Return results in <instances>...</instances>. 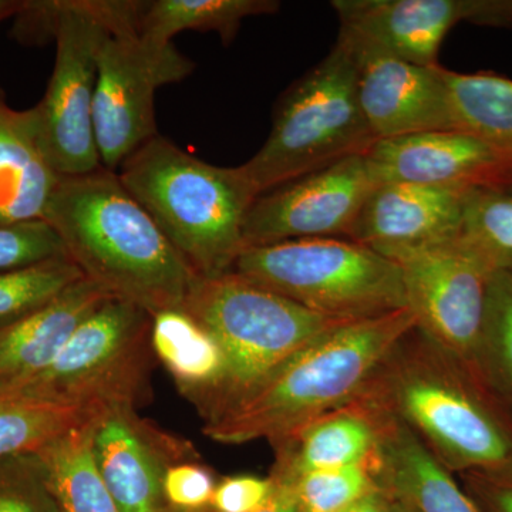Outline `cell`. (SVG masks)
Masks as SVG:
<instances>
[{"label":"cell","mask_w":512,"mask_h":512,"mask_svg":"<svg viewBox=\"0 0 512 512\" xmlns=\"http://www.w3.org/2000/svg\"><path fill=\"white\" fill-rule=\"evenodd\" d=\"M42 220L55 229L84 278L111 298L151 316L183 309L197 275L117 173L100 167L60 177Z\"/></svg>","instance_id":"cell-1"},{"label":"cell","mask_w":512,"mask_h":512,"mask_svg":"<svg viewBox=\"0 0 512 512\" xmlns=\"http://www.w3.org/2000/svg\"><path fill=\"white\" fill-rule=\"evenodd\" d=\"M456 474L512 483V417L477 377L414 326L362 392Z\"/></svg>","instance_id":"cell-2"},{"label":"cell","mask_w":512,"mask_h":512,"mask_svg":"<svg viewBox=\"0 0 512 512\" xmlns=\"http://www.w3.org/2000/svg\"><path fill=\"white\" fill-rule=\"evenodd\" d=\"M417 325L410 308L349 320L323 333L249 390L204 433L222 444L276 441L356 399Z\"/></svg>","instance_id":"cell-3"},{"label":"cell","mask_w":512,"mask_h":512,"mask_svg":"<svg viewBox=\"0 0 512 512\" xmlns=\"http://www.w3.org/2000/svg\"><path fill=\"white\" fill-rule=\"evenodd\" d=\"M117 175L195 275L232 271L258 197L242 165L207 163L158 134L128 156Z\"/></svg>","instance_id":"cell-4"},{"label":"cell","mask_w":512,"mask_h":512,"mask_svg":"<svg viewBox=\"0 0 512 512\" xmlns=\"http://www.w3.org/2000/svg\"><path fill=\"white\" fill-rule=\"evenodd\" d=\"M183 311L217 340L225 356L224 379L201 416L204 424L217 420L313 340L349 322L303 308L234 272L197 276Z\"/></svg>","instance_id":"cell-5"},{"label":"cell","mask_w":512,"mask_h":512,"mask_svg":"<svg viewBox=\"0 0 512 512\" xmlns=\"http://www.w3.org/2000/svg\"><path fill=\"white\" fill-rule=\"evenodd\" d=\"M375 141L357 96L355 53L338 36L328 56L282 94L264 146L242 168L261 195L365 154Z\"/></svg>","instance_id":"cell-6"},{"label":"cell","mask_w":512,"mask_h":512,"mask_svg":"<svg viewBox=\"0 0 512 512\" xmlns=\"http://www.w3.org/2000/svg\"><path fill=\"white\" fill-rule=\"evenodd\" d=\"M231 272L330 318H372L409 308L399 265L346 238L248 247Z\"/></svg>","instance_id":"cell-7"},{"label":"cell","mask_w":512,"mask_h":512,"mask_svg":"<svg viewBox=\"0 0 512 512\" xmlns=\"http://www.w3.org/2000/svg\"><path fill=\"white\" fill-rule=\"evenodd\" d=\"M151 323L144 309L111 298L77 326L43 372L0 394L76 409H137L151 394Z\"/></svg>","instance_id":"cell-8"},{"label":"cell","mask_w":512,"mask_h":512,"mask_svg":"<svg viewBox=\"0 0 512 512\" xmlns=\"http://www.w3.org/2000/svg\"><path fill=\"white\" fill-rule=\"evenodd\" d=\"M20 22L39 25L56 40L47 90L32 107L37 134L50 164L62 177L103 167L93 127L97 56L110 30L99 0L26 2Z\"/></svg>","instance_id":"cell-9"},{"label":"cell","mask_w":512,"mask_h":512,"mask_svg":"<svg viewBox=\"0 0 512 512\" xmlns=\"http://www.w3.org/2000/svg\"><path fill=\"white\" fill-rule=\"evenodd\" d=\"M380 254L399 265L417 328L483 383L480 353L494 272L460 237Z\"/></svg>","instance_id":"cell-10"},{"label":"cell","mask_w":512,"mask_h":512,"mask_svg":"<svg viewBox=\"0 0 512 512\" xmlns=\"http://www.w3.org/2000/svg\"><path fill=\"white\" fill-rule=\"evenodd\" d=\"M194 63L174 45H148L137 30L109 33L97 56L93 127L100 163L117 173L137 148L158 136L154 96L190 76Z\"/></svg>","instance_id":"cell-11"},{"label":"cell","mask_w":512,"mask_h":512,"mask_svg":"<svg viewBox=\"0 0 512 512\" xmlns=\"http://www.w3.org/2000/svg\"><path fill=\"white\" fill-rule=\"evenodd\" d=\"M373 187L365 154L278 185L252 202L244 224L245 248L293 239H348Z\"/></svg>","instance_id":"cell-12"},{"label":"cell","mask_w":512,"mask_h":512,"mask_svg":"<svg viewBox=\"0 0 512 512\" xmlns=\"http://www.w3.org/2000/svg\"><path fill=\"white\" fill-rule=\"evenodd\" d=\"M93 454L120 512H173L164 495L168 467L195 460L194 447L140 419L137 409L110 406L93 423Z\"/></svg>","instance_id":"cell-13"},{"label":"cell","mask_w":512,"mask_h":512,"mask_svg":"<svg viewBox=\"0 0 512 512\" xmlns=\"http://www.w3.org/2000/svg\"><path fill=\"white\" fill-rule=\"evenodd\" d=\"M348 43L356 57L360 107L376 141L454 130L444 67L419 66Z\"/></svg>","instance_id":"cell-14"},{"label":"cell","mask_w":512,"mask_h":512,"mask_svg":"<svg viewBox=\"0 0 512 512\" xmlns=\"http://www.w3.org/2000/svg\"><path fill=\"white\" fill-rule=\"evenodd\" d=\"M375 185L413 183L512 191V167L480 138L458 130L377 140L365 153Z\"/></svg>","instance_id":"cell-15"},{"label":"cell","mask_w":512,"mask_h":512,"mask_svg":"<svg viewBox=\"0 0 512 512\" xmlns=\"http://www.w3.org/2000/svg\"><path fill=\"white\" fill-rule=\"evenodd\" d=\"M477 0H333L339 36L419 66L437 67L440 47L460 22H473Z\"/></svg>","instance_id":"cell-16"},{"label":"cell","mask_w":512,"mask_h":512,"mask_svg":"<svg viewBox=\"0 0 512 512\" xmlns=\"http://www.w3.org/2000/svg\"><path fill=\"white\" fill-rule=\"evenodd\" d=\"M471 190L454 185H375L348 239L382 252L456 238Z\"/></svg>","instance_id":"cell-17"},{"label":"cell","mask_w":512,"mask_h":512,"mask_svg":"<svg viewBox=\"0 0 512 512\" xmlns=\"http://www.w3.org/2000/svg\"><path fill=\"white\" fill-rule=\"evenodd\" d=\"M382 429V410L359 394L345 406L271 444L275 450L271 476L293 481L313 471L365 461L380 450Z\"/></svg>","instance_id":"cell-18"},{"label":"cell","mask_w":512,"mask_h":512,"mask_svg":"<svg viewBox=\"0 0 512 512\" xmlns=\"http://www.w3.org/2000/svg\"><path fill=\"white\" fill-rule=\"evenodd\" d=\"M109 299V293L82 278L42 308L0 330V392L43 372L77 326Z\"/></svg>","instance_id":"cell-19"},{"label":"cell","mask_w":512,"mask_h":512,"mask_svg":"<svg viewBox=\"0 0 512 512\" xmlns=\"http://www.w3.org/2000/svg\"><path fill=\"white\" fill-rule=\"evenodd\" d=\"M60 177L40 144L33 110L12 109L0 87V224L42 220Z\"/></svg>","instance_id":"cell-20"},{"label":"cell","mask_w":512,"mask_h":512,"mask_svg":"<svg viewBox=\"0 0 512 512\" xmlns=\"http://www.w3.org/2000/svg\"><path fill=\"white\" fill-rule=\"evenodd\" d=\"M382 412L384 487L419 512H484L410 427Z\"/></svg>","instance_id":"cell-21"},{"label":"cell","mask_w":512,"mask_h":512,"mask_svg":"<svg viewBox=\"0 0 512 512\" xmlns=\"http://www.w3.org/2000/svg\"><path fill=\"white\" fill-rule=\"evenodd\" d=\"M151 348L202 416L225 375V356L217 340L183 309H170L153 316Z\"/></svg>","instance_id":"cell-22"},{"label":"cell","mask_w":512,"mask_h":512,"mask_svg":"<svg viewBox=\"0 0 512 512\" xmlns=\"http://www.w3.org/2000/svg\"><path fill=\"white\" fill-rule=\"evenodd\" d=\"M97 414L36 453L60 512H120L93 454V423Z\"/></svg>","instance_id":"cell-23"},{"label":"cell","mask_w":512,"mask_h":512,"mask_svg":"<svg viewBox=\"0 0 512 512\" xmlns=\"http://www.w3.org/2000/svg\"><path fill=\"white\" fill-rule=\"evenodd\" d=\"M276 0H153L147 2L138 25V37L148 45H173L181 32L217 33L228 46L234 42L242 22L252 16L272 15Z\"/></svg>","instance_id":"cell-24"},{"label":"cell","mask_w":512,"mask_h":512,"mask_svg":"<svg viewBox=\"0 0 512 512\" xmlns=\"http://www.w3.org/2000/svg\"><path fill=\"white\" fill-rule=\"evenodd\" d=\"M454 130L480 138L512 167V80L446 70Z\"/></svg>","instance_id":"cell-25"},{"label":"cell","mask_w":512,"mask_h":512,"mask_svg":"<svg viewBox=\"0 0 512 512\" xmlns=\"http://www.w3.org/2000/svg\"><path fill=\"white\" fill-rule=\"evenodd\" d=\"M100 410L0 394V458L37 453Z\"/></svg>","instance_id":"cell-26"},{"label":"cell","mask_w":512,"mask_h":512,"mask_svg":"<svg viewBox=\"0 0 512 512\" xmlns=\"http://www.w3.org/2000/svg\"><path fill=\"white\" fill-rule=\"evenodd\" d=\"M458 237L491 271L512 275V191L473 188Z\"/></svg>","instance_id":"cell-27"},{"label":"cell","mask_w":512,"mask_h":512,"mask_svg":"<svg viewBox=\"0 0 512 512\" xmlns=\"http://www.w3.org/2000/svg\"><path fill=\"white\" fill-rule=\"evenodd\" d=\"M481 379L512 412V275L494 272L488 289L480 353Z\"/></svg>","instance_id":"cell-28"},{"label":"cell","mask_w":512,"mask_h":512,"mask_svg":"<svg viewBox=\"0 0 512 512\" xmlns=\"http://www.w3.org/2000/svg\"><path fill=\"white\" fill-rule=\"evenodd\" d=\"M84 278L69 258L49 259L0 274V330L45 306L64 289Z\"/></svg>","instance_id":"cell-29"},{"label":"cell","mask_w":512,"mask_h":512,"mask_svg":"<svg viewBox=\"0 0 512 512\" xmlns=\"http://www.w3.org/2000/svg\"><path fill=\"white\" fill-rule=\"evenodd\" d=\"M382 448L365 461L333 470L313 471L292 483L302 512H343L382 484Z\"/></svg>","instance_id":"cell-30"},{"label":"cell","mask_w":512,"mask_h":512,"mask_svg":"<svg viewBox=\"0 0 512 512\" xmlns=\"http://www.w3.org/2000/svg\"><path fill=\"white\" fill-rule=\"evenodd\" d=\"M0 512H60L36 453L0 458Z\"/></svg>","instance_id":"cell-31"},{"label":"cell","mask_w":512,"mask_h":512,"mask_svg":"<svg viewBox=\"0 0 512 512\" xmlns=\"http://www.w3.org/2000/svg\"><path fill=\"white\" fill-rule=\"evenodd\" d=\"M67 256L62 239L46 221L0 224V274Z\"/></svg>","instance_id":"cell-32"},{"label":"cell","mask_w":512,"mask_h":512,"mask_svg":"<svg viewBox=\"0 0 512 512\" xmlns=\"http://www.w3.org/2000/svg\"><path fill=\"white\" fill-rule=\"evenodd\" d=\"M214 473L195 460L168 467L164 477V495L173 510L200 511L210 508L217 487Z\"/></svg>","instance_id":"cell-33"},{"label":"cell","mask_w":512,"mask_h":512,"mask_svg":"<svg viewBox=\"0 0 512 512\" xmlns=\"http://www.w3.org/2000/svg\"><path fill=\"white\" fill-rule=\"evenodd\" d=\"M274 477L232 476L224 478L215 487L210 510L212 512H254L274 493Z\"/></svg>","instance_id":"cell-34"},{"label":"cell","mask_w":512,"mask_h":512,"mask_svg":"<svg viewBox=\"0 0 512 512\" xmlns=\"http://www.w3.org/2000/svg\"><path fill=\"white\" fill-rule=\"evenodd\" d=\"M466 490L484 512H512V483L480 474H463Z\"/></svg>","instance_id":"cell-35"},{"label":"cell","mask_w":512,"mask_h":512,"mask_svg":"<svg viewBox=\"0 0 512 512\" xmlns=\"http://www.w3.org/2000/svg\"><path fill=\"white\" fill-rule=\"evenodd\" d=\"M274 480L276 483L274 493L262 507L254 512H302L292 483L278 477H274Z\"/></svg>","instance_id":"cell-36"},{"label":"cell","mask_w":512,"mask_h":512,"mask_svg":"<svg viewBox=\"0 0 512 512\" xmlns=\"http://www.w3.org/2000/svg\"><path fill=\"white\" fill-rule=\"evenodd\" d=\"M477 25L511 26L512 0H481Z\"/></svg>","instance_id":"cell-37"},{"label":"cell","mask_w":512,"mask_h":512,"mask_svg":"<svg viewBox=\"0 0 512 512\" xmlns=\"http://www.w3.org/2000/svg\"><path fill=\"white\" fill-rule=\"evenodd\" d=\"M393 493L380 484L365 497L360 498L348 512H390L392 511Z\"/></svg>","instance_id":"cell-38"},{"label":"cell","mask_w":512,"mask_h":512,"mask_svg":"<svg viewBox=\"0 0 512 512\" xmlns=\"http://www.w3.org/2000/svg\"><path fill=\"white\" fill-rule=\"evenodd\" d=\"M25 3V0H0V22L10 16H18L25 8Z\"/></svg>","instance_id":"cell-39"},{"label":"cell","mask_w":512,"mask_h":512,"mask_svg":"<svg viewBox=\"0 0 512 512\" xmlns=\"http://www.w3.org/2000/svg\"><path fill=\"white\" fill-rule=\"evenodd\" d=\"M390 512H419V510L414 508L409 501L403 500V498L393 494L392 511Z\"/></svg>","instance_id":"cell-40"},{"label":"cell","mask_w":512,"mask_h":512,"mask_svg":"<svg viewBox=\"0 0 512 512\" xmlns=\"http://www.w3.org/2000/svg\"><path fill=\"white\" fill-rule=\"evenodd\" d=\"M173 512H212L210 508H207V510H200V511H180V510H174Z\"/></svg>","instance_id":"cell-41"},{"label":"cell","mask_w":512,"mask_h":512,"mask_svg":"<svg viewBox=\"0 0 512 512\" xmlns=\"http://www.w3.org/2000/svg\"><path fill=\"white\" fill-rule=\"evenodd\" d=\"M343 512H348V510H346V511H343Z\"/></svg>","instance_id":"cell-42"}]
</instances>
